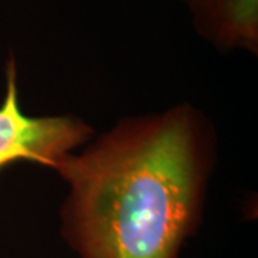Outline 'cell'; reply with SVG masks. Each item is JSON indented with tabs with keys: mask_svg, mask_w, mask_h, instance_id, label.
<instances>
[{
	"mask_svg": "<svg viewBox=\"0 0 258 258\" xmlns=\"http://www.w3.org/2000/svg\"><path fill=\"white\" fill-rule=\"evenodd\" d=\"M205 120L181 105L120 122L55 171L63 232L81 258H179L201 220L211 166Z\"/></svg>",
	"mask_w": 258,
	"mask_h": 258,
	"instance_id": "6da1fadb",
	"label": "cell"
},
{
	"mask_svg": "<svg viewBox=\"0 0 258 258\" xmlns=\"http://www.w3.org/2000/svg\"><path fill=\"white\" fill-rule=\"evenodd\" d=\"M89 125L75 116L32 118L20 111L13 56L6 66V96L0 105V169L16 161H30L55 169L91 138Z\"/></svg>",
	"mask_w": 258,
	"mask_h": 258,
	"instance_id": "7a4b0ae2",
	"label": "cell"
},
{
	"mask_svg": "<svg viewBox=\"0 0 258 258\" xmlns=\"http://www.w3.org/2000/svg\"><path fill=\"white\" fill-rule=\"evenodd\" d=\"M197 32L221 50L257 53L258 0H184Z\"/></svg>",
	"mask_w": 258,
	"mask_h": 258,
	"instance_id": "3957f363",
	"label": "cell"
}]
</instances>
